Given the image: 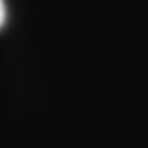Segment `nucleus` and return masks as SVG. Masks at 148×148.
Masks as SVG:
<instances>
[{"instance_id":"1","label":"nucleus","mask_w":148,"mask_h":148,"mask_svg":"<svg viewBox=\"0 0 148 148\" xmlns=\"http://www.w3.org/2000/svg\"><path fill=\"white\" fill-rule=\"evenodd\" d=\"M4 14H6V10H4V2L0 0V27L4 25Z\"/></svg>"}]
</instances>
